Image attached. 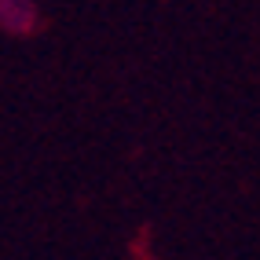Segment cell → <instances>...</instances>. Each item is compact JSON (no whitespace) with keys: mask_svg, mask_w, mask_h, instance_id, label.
I'll return each mask as SVG.
<instances>
[{"mask_svg":"<svg viewBox=\"0 0 260 260\" xmlns=\"http://www.w3.org/2000/svg\"><path fill=\"white\" fill-rule=\"evenodd\" d=\"M0 29L11 37H29L41 29V4L37 0H0Z\"/></svg>","mask_w":260,"mask_h":260,"instance_id":"obj_1","label":"cell"}]
</instances>
